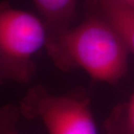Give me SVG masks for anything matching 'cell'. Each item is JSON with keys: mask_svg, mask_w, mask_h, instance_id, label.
I'll return each instance as SVG.
<instances>
[{"mask_svg": "<svg viewBox=\"0 0 134 134\" xmlns=\"http://www.w3.org/2000/svg\"><path fill=\"white\" fill-rule=\"evenodd\" d=\"M46 28L45 50L51 59L59 49L65 34L76 16L77 0H32Z\"/></svg>", "mask_w": 134, "mask_h": 134, "instance_id": "cell-4", "label": "cell"}, {"mask_svg": "<svg viewBox=\"0 0 134 134\" xmlns=\"http://www.w3.org/2000/svg\"><path fill=\"white\" fill-rule=\"evenodd\" d=\"M104 15L117 29L134 55V10L117 0H95Z\"/></svg>", "mask_w": 134, "mask_h": 134, "instance_id": "cell-5", "label": "cell"}, {"mask_svg": "<svg viewBox=\"0 0 134 134\" xmlns=\"http://www.w3.org/2000/svg\"><path fill=\"white\" fill-rule=\"evenodd\" d=\"M104 128L105 134H134V92L112 109Z\"/></svg>", "mask_w": 134, "mask_h": 134, "instance_id": "cell-6", "label": "cell"}, {"mask_svg": "<svg viewBox=\"0 0 134 134\" xmlns=\"http://www.w3.org/2000/svg\"><path fill=\"white\" fill-rule=\"evenodd\" d=\"M19 110L5 107L1 112V134H19L16 128Z\"/></svg>", "mask_w": 134, "mask_h": 134, "instance_id": "cell-7", "label": "cell"}, {"mask_svg": "<svg viewBox=\"0 0 134 134\" xmlns=\"http://www.w3.org/2000/svg\"><path fill=\"white\" fill-rule=\"evenodd\" d=\"M19 112L41 120L48 134H97L89 98L79 92L55 95L36 85L21 100Z\"/></svg>", "mask_w": 134, "mask_h": 134, "instance_id": "cell-3", "label": "cell"}, {"mask_svg": "<svg viewBox=\"0 0 134 134\" xmlns=\"http://www.w3.org/2000/svg\"><path fill=\"white\" fill-rule=\"evenodd\" d=\"M117 1L124 6L134 10V0H117Z\"/></svg>", "mask_w": 134, "mask_h": 134, "instance_id": "cell-8", "label": "cell"}, {"mask_svg": "<svg viewBox=\"0 0 134 134\" xmlns=\"http://www.w3.org/2000/svg\"><path fill=\"white\" fill-rule=\"evenodd\" d=\"M46 28L43 21L25 10L2 3L0 12V77L2 83L27 84L36 71L32 59L45 46Z\"/></svg>", "mask_w": 134, "mask_h": 134, "instance_id": "cell-2", "label": "cell"}, {"mask_svg": "<svg viewBox=\"0 0 134 134\" xmlns=\"http://www.w3.org/2000/svg\"><path fill=\"white\" fill-rule=\"evenodd\" d=\"M89 3L84 19L67 31L52 61L63 71L81 68L93 79L115 85L126 73L129 49L97 2Z\"/></svg>", "mask_w": 134, "mask_h": 134, "instance_id": "cell-1", "label": "cell"}]
</instances>
